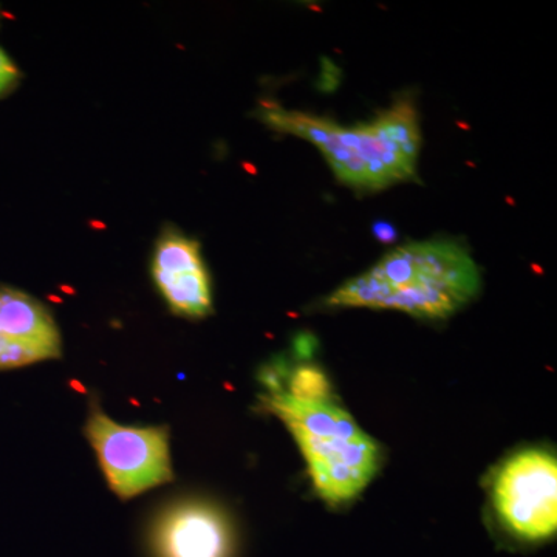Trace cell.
Listing matches in <instances>:
<instances>
[{
	"label": "cell",
	"mask_w": 557,
	"mask_h": 557,
	"mask_svg": "<svg viewBox=\"0 0 557 557\" xmlns=\"http://www.w3.org/2000/svg\"><path fill=\"white\" fill-rule=\"evenodd\" d=\"M478 263L453 240L413 242L387 252L366 273L341 285L327 304L448 318L475 298Z\"/></svg>",
	"instance_id": "cell-1"
},
{
	"label": "cell",
	"mask_w": 557,
	"mask_h": 557,
	"mask_svg": "<svg viewBox=\"0 0 557 557\" xmlns=\"http://www.w3.org/2000/svg\"><path fill=\"white\" fill-rule=\"evenodd\" d=\"M259 119L271 129L313 143L336 177L354 188L379 190L416 177L421 134L410 101H398L355 127L277 104H263Z\"/></svg>",
	"instance_id": "cell-2"
},
{
	"label": "cell",
	"mask_w": 557,
	"mask_h": 557,
	"mask_svg": "<svg viewBox=\"0 0 557 557\" xmlns=\"http://www.w3.org/2000/svg\"><path fill=\"white\" fill-rule=\"evenodd\" d=\"M86 435L110 490L123 500L174 479L168 428L123 426L94 409Z\"/></svg>",
	"instance_id": "cell-3"
},
{
	"label": "cell",
	"mask_w": 557,
	"mask_h": 557,
	"mask_svg": "<svg viewBox=\"0 0 557 557\" xmlns=\"http://www.w3.org/2000/svg\"><path fill=\"white\" fill-rule=\"evenodd\" d=\"M494 505L505 525L527 541H542L557 528L556 458L542 450L512 457L494 483Z\"/></svg>",
	"instance_id": "cell-4"
},
{
	"label": "cell",
	"mask_w": 557,
	"mask_h": 557,
	"mask_svg": "<svg viewBox=\"0 0 557 557\" xmlns=\"http://www.w3.org/2000/svg\"><path fill=\"white\" fill-rule=\"evenodd\" d=\"M61 333L49 309L21 289L0 285V370L60 358Z\"/></svg>",
	"instance_id": "cell-5"
},
{
	"label": "cell",
	"mask_w": 557,
	"mask_h": 557,
	"mask_svg": "<svg viewBox=\"0 0 557 557\" xmlns=\"http://www.w3.org/2000/svg\"><path fill=\"white\" fill-rule=\"evenodd\" d=\"M152 277L172 313L205 318L212 311L211 278L199 242L166 231L153 249Z\"/></svg>",
	"instance_id": "cell-6"
},
{
	"label": "cell",
	"mask_w": 557,
	"mask_h": 557,
	"mask_svg": "<svg viewBox=\"0 0 557 557\" xmlns=\"http://www.w3.org/2000/svg\"><path fill=\"white\" fill-rule=\"evenodd\" d=\"M159 557H230L228 520L212 505L183 502L168 508L153 528Z\"/></svg>",
	"instance_id": "cell-7"
},
{
	"label": "cell",
	"mask_w": 557,
	"mask_h": 557,
	"mask_svg": "<svg viewBox=\"0 0 557 557\" xmlns=\"http://www.w3.org/2000/svg\"><path fill=\"white\" fill-rule=\"evenodd\" d=\"M267 405L287 423L289 431L299 429L317 437L339 438L364 434L354 418L332 403L299 401L287 394H273Z\"/></svg>",
	"instance_id": "cell-8"
},
{
	"label": "cell",
	"mask_w": 557,
	"mask_h": 557,
	"mask_svg": "<svg viewBox=\"0 0 557 557\" xmlns=\"http://www.w3.org/2000/svg\"><path fill=\"white\" fill-rule=\"evenodd\" d=\"M292 434L299 443L307 463L347 465L372 474L379 471V446L366 434L355 438L317 437L299 429H292Z\"/></svg>",
	"instance_id": "cell-9"
},
{
	"label": "cell",
	"mask_w": 557,
	"mask_h": 557,
	"mask_svg": "<svg viewBox=\"0 0 557 557\" xmlns=\"http://www.w3.org/2000/svg\"><path fill=\"white\" fill-rule=\"evenodd\" d=\"M309 471L319 496L333 505L344 504L357 497L375 475L364 469L319 461H311Z\"/></svg>",
	"instance_id": "cell-10"
},
{
	"label": "cell",
	"mask_w": 557,
	"mask_h": 557,
	"mask_svg": "<svg viewBox=\"0 0 557 557\" xmlns=\"http://www.w3.org/2000/svg\"><path fill=\"white\" fill-rule=\"evenodd\" d=\"M287 395L299 401L330 403L332 388L321 369L314 366H299L288 375Z\"/></svg>",
	"instance_id": "cell-11"
},
{
	"label": "cell",
	"mask_w": 557,
	"mask_h": 557,
	"mask_svg": "<svg viewBox=\"0 0 557 557\" xmlns=\"http://www.w3.org/2000/svg\"><path fill=\"white\" fill-rule=\"evenodd\" d=\"M20 70L10 60L9 54L0 49V98L13 91L14 87L20 83Z\"/></svg>",
	"instance_id": "cell-12"
},
{
	"label": "cell",
	"mask_w": 557,
	"mask_h": 557,
	"mask_svg": "<svg viewBox=\"0 0 557 557\" xmlns=\"http://www.w3.org/2000/svg\"><path fill=\"white\" fill-rule=\"evenodd\" d=\"M373 236L383 244H394L398 239V231L386 220H375L372 225Z\"/></svg>",
	"instance_id": "cell-13"
},
{
	"label": "cell",
	"mask_w": 557,
	"mask_h": 557,
	"mask_svg": "<svg viewBox=\"0 0 557 557\" xmlns=\"http://www.w3.org/2000/svg\"><path fill=\"white\" fill-rule=\"evenodd\" d=\"M0 17H2V13H0Z\"/></svg>",
	"instance_id": "cell-14"
}]
</instances>
